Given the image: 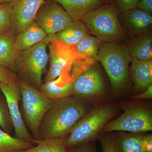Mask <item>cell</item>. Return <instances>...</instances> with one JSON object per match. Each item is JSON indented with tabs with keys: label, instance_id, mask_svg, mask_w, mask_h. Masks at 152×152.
<instances>
[{
	"label": "cell",
	"instance_id": "obj_1",
	"mask_svg": "<svg viewBox=\"0 0 152 152\" xmlns=\"http://www.w3.org/2000/svg\"><path fill=\"white\" fill-rule=\"evenodd\" d=\"M87 113L86 105L72 96L54 101L42 120L38 139L65 137Z\"/></svg>",
	"mask_w": 152,
	"mask_h": 152
},
{
	"label": "cell",
	"instance_id": "obj_2",
	"mask_svg": "<svg viewBox=\"0 0 152 152\" xmlns=\"http://www.w3.org/2000/svg\"><path fill=\"white\" fill-rule=\"evenodd\" d=\"M132 58L128 48L120 42L101 41L95 61L103 66L110 81L113 92L119 96L124 91L129 81Z\"/></svg>",
	"mask_w": 152,
	"mask_h": 152
},
{
	"label": "cell",
	"instance_id": "obj_3",
	"mask_svg": "<svg viewBox=\"0 0 152 152\" xmlns=\"http://www.w3.org/2000/svg\"><path fill=\"white\" fill-rule=\"evenodd\" d=\"M119 15L115 2L89 12L81 21L100 40L121 42L126 34L120 25Z\"/></svg>",
	"mask_w": 152,
	"mask_h": 152
},
{
	"label": "cell",
	"instance_id": "obj_4",
	"mask_svg": "<svg viewBox=\"0 0 152 152\" xmlns=\"http://www.w3.org/2000/svg\"><path fill=\"white\" fill-rule=\"evenodd\" d=\"M115 112V106L108 104L87 113L71 130L64 142V146L66 149L94 141L111 119Z\"/></svg>",
	"mask_w": 152,
	"mask_h": 152
},
{
	"label": "cell",
	"instance_id": "obj_5",
	"mask_svg": "<svg viewBox=\"0 0 152 152\" xmlns=\"http://www.w3.org/2000/svg\"><path fill=\"white\" fill-rule=\"evenodd\" d=\"M47 45L42 42L27 50L18 51L15 61L16 73L19 77L38 90L43 83L42 78L47 72L49 60Z\"/></svg>",
	"mask_w": 152,
	"mask_h": 152
},
{
	"label": "cell",
	"instance_id": "obj_6",
	"mask_svg": "<svg viewBox=\"0 0 152 152\" xmlns=\"http://www.w3.org/2000/svg\"><path fill=\"white\" fill-rule=\"evenodd\" d=\"M18 77L21 92L23 120L32 133L33 139L36 140L42 120L54 101L49 99L39 90Z\"/></svg>",
	"mask_w": 152,
	"mask_h": 152
},
{
	"label": "cell",
	"instance_id": "obj_7",
	"mask_svg": "<svg viewBox=\"0 0 152 152\" xmlns=\"http://www.w3.org/2000/svg\"><path fill=\"white\" fill-rule=\"evenodd\" d=\"M123 113L109 122L102 129L103 132L114 131L145 132L152 130V112L150 106L137 103L121 104Z\"/></svg>",
	"mask_w": 152,
	"mask_h": 152
},
{
	"label": "cell",
	"instance_id": "obj_8",
	"mask_svg": "<svg viewBox=\"0 0 152 152\" xmlns=\"http://www.w3.org/2000/svg\"><path fill=\"white\" fill-rule=\"evenodd\" d=\"M94 64L72 82V96L84 104L100 97L105 92L102 75Z\"/></svg>",
	"mask_w": 152,
	"mask_h": 152
},
{
	"label": "cell",
	"instance_id": "obj_9",
	"mask_svg": "<svg viewBox=\"0 0 152 152\" xmlns=\"http://www.w3.org/2000/svg\"><path fill=\"white\" fill-rule=\"evenodd\" d=\"M34 21L49 36L64 29L73 20L58 4L47 1L39 9Z\"/></svg>",
	"mask_w": 152,
	"mask_h": 152
},
{
	"label": "cell",
	"instance_id": "obj_10",
	"mask_svg": "<svg viewBox=\"0 0 152 152\" xmlns=\"http://www.w3.org/2000/svg\"><path fill=\"white\" fill-rule=\"evenodd\" d=\"M0 90L5 97L15 131V137L21 140L32 141V136L25 124L19 107L21 100V92L18 82L11 84L0 82Z\"/></svg>",
	"mask_w": 152,
	"mask_h": 152
},
{
	"label": "cell",
	"instance_id": "obj_11",
	"mask_svg": "<svg viewBox=\"0 0 152 152\" xmlns=\"http://www.w3.org/2000/svg\"><path fill=\"white\" fill-rule=\"evenodd\" d=\"M45 0H12L11 15V31L15 35L20 33L34 21Z\"/></svg>",
	"mask_w": 152,
	"mask_h": 152
},
{
	"label": "cell",
	"instance_id": "obj_12",
	"mask_svg": "<svg viewBox=\"0 0 152 152\" xmlns=\"http://www.w3.org/2000/svg\"><path fill=\"white\" fill-rule=\"evenodd\" d=\"M48 45L50 50V67L46 75L45 83L58 78L68 64L79 56L72 48L58 41H51Z\"/></svg>",
	"mask_w": 152,
	"mask_h": 152
},
{
	"label": "cell",
	"instance_id": "obj_13",
	"mask_svg": "<svg viewBox=\"0 0 152 152\" xmlns=\"http://www.w3.org/2000/svg\"><path fill=\"white\" fill-rule=\"evenodd\" d=\"M120 25L125 34L131 38L150 33L152 28V16L137 8L120 14Z\"/></svg>",
	"mask_w": 152,
	"mask_h": 152
},
{
	"label": "cell",
	"instance_id": "obj_14",
	"mask_svg": "<svg viewBox=\"0 0 152 152\" xmlns=\"http://www.w3.org/2000/svg\"><path fill=\"white\" fill-rule=\"evenodd\" d=\"M90 31L81 21H73L62 31L48 36L44 42L48 45L51 41L56 40L73 47L85 37L90 35Z\"/></svg>",
	"mask_w": 152,
	"mask_h": 152
},
{
	"label": "cell",
	"instance_id": "obj_15",
	"mask_svg": "<svg viewBox=\"0 0 152 152\" xmlns=\"http://www.w3.org/2000/svg\"><path fill=\"white\" fill-rule=\"evenodd\" d=\"M129 75L138 91H142L152 85V60L140 61L132 58Z\"/></svg>",
	"mask_w": 152,
	"mask_h": 152
},
{
	"label": "cell",
	"instance_id": "obj_16",
	"mask_svg": "<svg viewBox=\"0 0 152 152\" xmlns=\"http://www.w3.org/2000/svg\"><path fill=\"white\" fill-rule=\"evenodd\" d=\"M60 4L73 21L81 20L86 14L107 4L105 0H54Z\"/></svg>",
	"mask_w": 152,
	"mask_h": 152
},
{
	"label": "cell",
	"instance_id": "obj_17",
	"mask_svg": "<svg viewBox=\"0 0 152 152\" xmlns=\"http://www.w3.org/2000/svg\"><path fill=\"white\" fill-rule=\"evenodd\" d=\"M48 37L43 30L34 21L20 33L15 36L14 48L18 51L25 50L41 42Z\"/></svg>",
	"mask_w": 152,
	"mask_h": 152
},
{
	"label": "cell",
	"instance_id": "obj_18",
	"mask_svg": "<svg viewBox=\"0 0 152 152\" xmlns=\"http://www.w3.org/2000/svg\"><path fill=\"white\" fill-rule=\"evenodd\" d=\"M127 47L132 58L140 61L152 60L151 33L132 38Z\"/></svg>",
	"mask_w": 152,
	"mask_h": 152
},
{
	"label": "cell",
	"instance_id": "obj_19",
	"mask_svg": "<svg viewBox=\"0 0 152 152\" xmlns=\"http://www.w3.org/2000/svg\"><path fill=\"white\" fill-rule=\"evenodd\" d=\"M15 34L12 31L0 36V65L16 73L15 61L18 52L14 48Z\"/></svg>",
	"mask_w": 152,
	"mask_h": 152
},
{
	"label": "cell",
	"instance_id": "obj_20",
	"mask_svg": "<svg viewBox=\"0 0 152 152\" xmlns=\"http://www.w3.org/2000/svg\"><path fill=\"white\" fill-rule=\"evenodd\" d=\"M115 152H146L142 146V136L134 134H122L114 137Z\"/></svg>",
	"mask_w": 152,
	"mask_h": 152
},
{
	"label": "cell",
	"instance_id": "obj_21",
	"mask_svg": "<svg viewBox=\"0 0 152 152\" xmlns=\"http://www.w3.org/2000/svg\"><path fill=\"white\" fill-rule=\"evenodd\" d=\"M39 90L49 99L53 101L58 100L72 96V83L60 86L56 79L43 83Z\"/></svg>",
	"mask_w": 152,
	"mask_h": 152
},
{
	"label": "cell",
	"instance_id": "obj_22",
	"mask_svg": "<svg viewBox=\"0 0 152 152\" xmlns=\"http://www.w3.org/2000/svg\"><path fill=\"white\" fill-rule=\"evenodd\" d=\"M32 141L12 137L0 129V152H19L34 146Z\"/></svg>",
	"mask_w": 152,
	"mask_h": 152
},
{
	"label": "cell",
	"instance_id": "obj_23",
	"mask_svg": "<svg viewBox=\"0 0 152 152\" xmlns=\"http://www.w3.org/2000/svg\"><path fill=\"white\" fill-rule=\"evenodd\" d=\"M66 138L39 140L33 139L32 141L37 145L19 152H66L64 142Z\"/></svg>",
	"mask_w": 152,
	"mask_h": 152
},
{
	"label": "cell",
	"instance_id": "obj_24",
	"mask_svg": "<svg viewBox=\"0 0 152 152\" xmlns=\"http://www.w3.org/2000/svg\"><path fill=\"white\" fill-rule=\"evenodd\" d=\"M101 42V41L98 38L90 35L72 48L79 56H86L95 60L99 50Z\"/></svg>",
	"mask_w": 152,
	"mask_h": 152
},
{
	"label": "cell",
	"instance_id": "obj_25",
	"mask_svg": "<svg viewBox=\"0 0 152 152\" xmlns=\"http://www.w3.org/2000/svg\"><path fill=\"white\" fill-rule=\"evenodd\" d=\"M0 126L3 131L9 134H10L14 129L7 100L1 92L0 93Z\"/></svg>",
	"mask_w": 152,
	"mask_h": 152
},
{
	"label": "cell",
	"instance_id": "obj_26",
	"mask_svg": "<svg viewBox=\"0 0 152 152\" xmlns=\"http://www.w3.org/2000/svg\"><path fill=\"white\" fill-rule=\"evenodd\" d=\"M10 3L0 4V36L11 31Z\"/></svg>",
	"mask_w": 152,
	"mask_h": 152
},
{
	"label": "cell",
	"instance_id": "obj_27",
	"mask_svg": "<svg viewBox=\"0 0 152 152\" xmlns=\"http://www.w3.org/2000/svg\"><path fill=\"white\" fill-rule=\"evenodd\" d=\"M18 77L10 69L0 65V82L7 84L13 83L18 81Z\"/></svg>",
	"mask_w": 152,
	"mask_h": 152
},
{
	"label": "cell",
	"instance_id": "obj_28",
	"mask_svg": "<svg viewBox=\"0 0 152 152\" xmlns=\"http://www.w3.org/2000/svg\"><path fill=\"white\" fill-rule=\"evenodd\" d=\"M140 0H116L115 3L118 10L119 14L137 8Z\"/></svg>",
	"mask_w": 152,
	"mask_h": 152
},
{
	"label": "cell",
	"instance_id": "obj_29",
	"mask_svg": "<svg viewBox=\"0 0 152 152\" xmlns=\"http://www.w3.org/2000/svg\"><path fill=\"white\" fill-rule=\"evenodd\" d=\"M102 152H115L114 147L113 136L103 135L99 138Z\"/></svg>",
	"mask_w": 152,
	"mask_h": 152
},
{
	"label": "cell",
	"instance_id": "obj_30",
	"mask_svg": "<svg viewBox=\"0 0 152 152\" xmlns=\"http://www.w3.org/2000/svg\"><path fill=\"white\" fill-rule=\"evenodd\" d=\"M93 141L87 142L72 147L73 148L69 152H98Z\"/></svg>",
	"mask_w": 152,
	"mask_h": 152
},
{
	"label": "cell",
	"instance_id": "obj_31",
	"mask_svg": "<svg viewBox=\"0 0 152 152\" xmlns=\"http://www.w3.org/2000/svg\"><path fill=\"white\" fill-rule=\"evenodd\" d=\"M137 8L152 16V0H140Z\"/></svg>",
	"mask_w": 152,
	"mask_h": 152
},
{
	"label": "cell",
	"instance_id": "obj_32",
	"mask_svg": "<svg viewBox=\"0 0 152 152\" xmlns=\"http://www.w3.org/2000/svg\"><path fill=\"white\" fill-rule=\"evenodd\" d=\"M142 142L146 152H152V136L151 134L142 136Z\"/></svg>",
	"mask_w": 152,
	"mask_h": 152
},
{
	"label": "cell",
	"instance_id": "obj_33",
	"mask_svg": "<svg viewBox=\"0 0 152 152\" xmlns=\"http://www.w3.org/2000/svg\"><path fill=\"white\" fill-rule=\"evenodd\" d=\"M134 99L139 100L148 99H152V85L149 86L147 89L144 91L141 94L136 95L132 97Z\"/></svg>",
	"mask_w": 152,
	"mask_h": 152
},
{
	"label": "cell",
	"instance_id": "obj_34",
	"mask_svg": "<svg viewBox=\"0 0 152 152\" xmlns=\"http://www.w3.org/2000/svg\"><path fill=\"white\" fill-rule=\"evenodd\" d=\"M12 0H0V4L2 3H9L11 2Z\"/></svg>",
	"mask_w": 152,
	"mask_h": 152
},
{
	"label": "cell",
	"instance_id": "obj_35",
	"mask_svg": "<svg viewBox=\"0 0 152 152\" xmlns=\"http://www.w3.org/2000/svg\"><path fill=\"white\" fill-rule=\"evenodd\" d=\"M107 4H111V3L115 2L116 0H105Z\"/></svg>",
	"mask_w": 152,
	"mask_h": 152
},
{
	"label": "cell",
	"instance_id": "obj_36",
	"mask_svg": "<svg viewBox=\"0 0 152 152\" xmlns=\"http://www.w3.org/2000/svg\"><path fill=\"white\" fill-rule=\"evenodd\" d=\"M1 90H0V93H1Z\"/></svg>",
	"mask_w": 152,
	"mask_h": 152
}]
</instances>
